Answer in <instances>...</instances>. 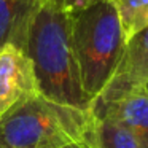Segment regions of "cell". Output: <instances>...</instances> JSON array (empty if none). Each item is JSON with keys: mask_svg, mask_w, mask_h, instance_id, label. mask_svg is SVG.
<instances>
[{"mask_svg": "<svg viewBox=\"0 0 148 148\" xmlns=\"http://www.w3.org/2000/svg\"><path fill=\"white\" fill-rule=\"evenodd\" d=\"M64 2H65L69 10L75 11V10H80V8L89 7V5L99 3V2H105V0H64Z\"/></svg>", "mask_w": 148, "mask_h": 148, "instance_id": "30bf717a", "label": "cell"}, {"mask_svg": "<svg viewBox=\"0 0 148 148\" xmlns=\"http://www.w3.org/2000/svg\"><path fill=\"white\" fill-rule=\"evenodd\" d=\"M40 92L32 61L23 48H0V118L32 94Z\"/></svg>", "mask_w": 148, "mask_h": 148, "instance_id": "277c9868", "label": "cell"}, {"mask_svg": "<svg viewBox=\"0 0 148 148\" xmlns=\"http://www.w3.org/2000/svg\"><path fill=\"white\" fill-rule=\"evenodd\" d=\"M24 53L32 61L38 91L54 102L89 112L72 42V11L64 0H37Z\"/></svg>", "mask_w": 148, "mask_h": 148, "instance_id": "6da1fadb", "label": "cell"}, {"mask_svg": "<svg viewBox=\"0 0 148 148\" xmlns=\"http://www.w3.org/2000/svg\"><path fill=\"white\" fill-rule=\"evenodd\" d=\"M91 112L35 92L0 118V148H64L81 142Z\"/></svg>", "mask_w": 148, "mask_h": 148, "instance_id": "3957f363", "label": "cell"}, {"mask_svg": "<svg viewBox=\"0 0 148 148\" xmlns=\"http://www.w3.org/2000/svg\"><path fill=\"white\" fill-rule=\"evenodd\" d=\"M64 148H91V145L88 143V142L81 140V142H75V143H70V145H67V147H64Z\"/></svg>", "mask_w": 148, "mask_h": 148, "instance_id": "8fae6325", "label": "cell"}, {"mask_svg": "<svg viewBox=\"0 0 148 148\" xmlns=\"http://www.w3.org/2000/svg\"><path fill=\"white\" fill-rule=\"evenodd\" d=\"M72 42L81 86L92 105L112 80L126 48L112 0L72 11Z\"/></svg>", "mask_w": 148, "mask_h": 148, "instance_id": "7a4b0ae2", "label": "cell"}, {"mask_svg": "<svg viewBox=\"0 0 148 148\" xmlns=\"http://www.w3.org/2000/svg\"><path fill=\"white\" fill-rule=\"evenodd\" d=\"M37 0H0V48L26 45L27 29Z\"/></svg>", "mask_w": 148, "mask_h": 148, "instance_id": "52a82bcc", "label": "cell"}, {"mask_svg": "<svg viewBox=\"0 0 148 148\" xmlns=\"http://www.w3.org/2000/svg\"><path fill=\"white\" fill-rule=\"evenodd\" d=\"M91 115L108 118L129 131L142 148H148V89L135 88L115 100L91 107Z\"/></svg>", "mask_w": 148, "mask_h": 148, "instance_id": "8992f818", "label": "cell"}, {"mask_svg": "<svg viewBox=\"0 0 148 148\" xmlns=\"http://www.w3.org/2000/svg\"><path fill=\"white\" fill-rule=\"evenodd\" d=\"M148 83V27L126 43L123 58L113 73L112 80L105 86L92 105L105 103L121 97L135 88L147 86ZM91 110V108H89Z\"/></svg>", "mask_w": 148, "mask_h": 148, "instance_id": "5b68a950", "label": "cell"}, {"mask_svg": "<svg viewBox=\"0 0 148 148\" xmlns=\"http://www.w3.org/2000/svg\"><path fill=\"white\" fill-rule=\"evenodd\" d=\"M126 43L148 27V0H112Z\"/></svg>", "mask_w": 148, "mask_h": 148, "instance_id": "9c48e42d", "label": "cell"}, {"mask_svg": "<svg viewBox=\"0 0 148 148\" xmlns=\"http://www.w3.org/2000/svg\"><path fill=\"white\" fill-rule=\"evenodd\" d=\"M147 89H148V83H147Z\"/></svg>", "mask_w": 148, "mask_h": 148, "instance_id": "7c38bea8", "label": "cell"}, {"mask_svg": "<svg viewBox=\"0 0 148 148\" xmlns=\"http://www.w3.org/2000/svg\"><path fill=\"white\" fill-rule=\"evenodd\" d=\"M91 148H142L137 138L118 123L91 115V123L83 138Z\"/></svg>", "mask_w": 148, "mask_h": 148, "instance_id": "ba28073f", "label": "cell"}]
</instances>
